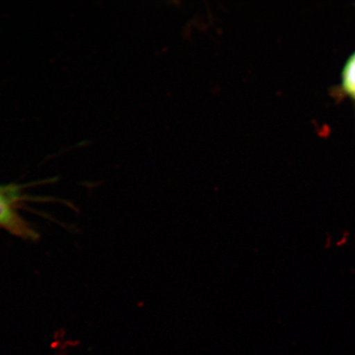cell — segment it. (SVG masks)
Masks as SVG:
<instances>
[{
  "label": "cell",
  "instance_id": "cell-1",
  "mask_svg": "<svg viewBox=\"0 0 355 355\" xmlns=\"http://www.w3.org/2000/svg\"><path fill=\"white\" fill-rule=\"evenodd\" d=\"M19 191L13 186L0 187V227L21 238L35 239L38 234L16 211Z\"/></svg>",
  "mask_w": 355,
  "mask_h": 355
},
{
  "label": "cell",
  "instance_id": "cell-2",
  "mask_svg": "<svg viewBox=\"0 0 355 355\" xmlns=\"http://www.w3.org/2000/svg\"><path fill=\"white\" fill-rule=\"evenodd\" d=\"M333 92L336 99L349 98L355 104V51L345 61L341 71L340 83Z\"/></svg>",
  "mask_w": 355,
  "mask_h": 355
}]
</instances>
